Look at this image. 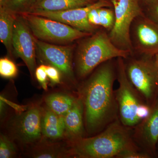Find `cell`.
I'll list each match as a JSON object with an SVG mask.
<instances>
[{"mask_svg": "<svg viewBox=\"0 0 158 158\" xmlns=\"http://www.w3.org/2000/svg\"><path fill=\"white\" fill-rule=\"evenodd\" d=\"M113 60L99 65L82 89L81 98L84 104L85 126L90 135L100 132L118 118L113 89L116 79V62Z\"/></svg>", "mask_w": 158, "mask_h": 158, "instance_id": "6da1fadb", "label": "cell"}, {"mask_svg": "<svg viewBox=\"0 0 158 158\" xmlns=\"http://www.w3.org/2000/svg\"><path fill=\"white\" fill-rule=\"evenodd\" d=\"M115 12V23L108 33L116 47L133 56L130 37L132 24L135 19L144 14L139 0H111Z\"/></svg>", "mask_w": 158, "mask_h": 158, "instance_id": "52a82bcc", "label": "cell"}, {"mask_svg": "<svg viewBox=\"0 0 158 158\" xmlns=\"http://www.w3.org/2000/svg\"><path fill=\"white\" fill-rule=\"evenodd\" d=\"M44 150L37 152L35 153L34 156L35 158H58L64 156L62 152L59 151L58 150L56 149L52 148H44Z\"/></svg>", "mask_w": 158, "mask_h": 158, "instance_id": "d4e9b609", "label": "cell"}, {"mask_svg": "<svg viewBox=\"0 0 158 158\" xmlns=\"http://www.w3.org/2000/svg\"><path fill=\"white\" fill-rule=\"evenodd\" d=\"M42 133L50 139L62 138L65 133L64 116L57 115L51 110H48L42 120Z\"/></svg>", "mask_w": 158, "mask_h": 158, "instance_id": "e0dca14e", "label": "cell"}, {"mask_svg": "<svg viewBox=\"0 0 158 158\" xmlns=\"http://www.w3.org/2000/svg\"><path fill=\"white\" fill-rule=\"evenodd\" d=\"M133 138L141 149L156 157L158 144V99L149 116L133 128Z\"/></svg>", "mask_w": 158, "mask_h": 158, "instance_id": "7c38bea8", "label": "cell"}, {"mask_svg": "<svg viewBox=\"0 0 158 158\" xmlns=\"http://www.w3.org/2000/svg\"><path fill=\"white\" fill-rule=\"evenodd\" d=\"M84 116L82 99L77 98L73 107L64 116L65 133L73 142L84 138Z\"/></svg>", "mask_w": 158, "mask_h": 158, "instance_id": "5bb4252c", "label": "cell"}, {"mask_svg": "<svg viewBox=\"0 0 158 158\" xmlns=\"http://www.w3.org/2000/svg\"><path fill=\"white\" fill-rule=\"evenodd\" d=\"M144 13L147 17L158 25V0L146 6Z\"/></svg>", "mask_w": 158, "mask_h": 158, "instance_id": "484cf974", "label": "cell"}, {"mask_svg": "<svg viewBox=\"0 0 158 158\" xmlns=\"http://www.w3.org/2000/svg\"><path fill=\"white\" fill-rule=\"evenodd\" d=\"M18 74V69L16 65L11 59L6 57L0 59V75L6 79L15 77Z\"/></svg>", "mask_w": 158, "mask_h": 158, "instance_id": "44dd1931", "label": "cell"}, {"mask_svg": "<svg viewBox=\"0 0 158 158\" xmlns=\"http://www.w3.org/2000/svg\"><path fill=\"white\" fill-rule=\"evenodd\" d=\"M125 60L129 80L145 102L152 107L158 99V70L155 56H130Z\"/></svg>", "mask_w": 158, "mask_h": 158, "instance_id": "277c9868", "label": "cell"}, {"mask_svg": "<svg viewBox=\"0 0 158 158\" xmlns=\"http://www.w3.org/2000/svg\"><path fill=\"white\" fill-rule=\"evenodd\" d=\"M156 0H139V2H141L144 4V6H148V5H150L151 4L154 2Z\"/></svg>", "mask_w": 158, "mask_h": 158, "instance_id": "f1b7e54d", "label": "cell"}, {"mask_svg": "<svg viewBox=\"0 0 158 158\" xmlns=\"http://www.w3.org/2000/svg\"><path fill=\"white\" fill-rule=\"evenodd\" d=\"M7 0H0V8L5 7Z\"/></svg>", "mask_w": 158, "mask_h": 158, "instance_id": "f546056e", "label": "cell"}, {"mask_svg": "<svg viewBox=\"0 0 158 158\" xmlns=\"http://www.w3.org/2000/svg\"><path fill=\"white\" fill-rule=\"evenodd\" d=\"M37 56L43 63L59 69L65 79L75 82L72 46L53 44L36 39Z\"/></svg>", "mask_w": 158, "mask_h": 158, "instance_id": "9c48e42d", "label": "cell"}, {"mask_svg": "<svg viewBox=\"0 0 158 158\" xmlns=\"http://www.w3.org/2000/svg\"><path fill=\"white\" fill-rule=\"evenodd\" d=\"M46 72L48 78L53 85L60 83L62 74L58 69L52 65H47Z\"/></svg>", "mask_w": 158, "mask_h": 158, "instance_id": "4316f807", "label": "cell"}, {"mask_svg": "<svg viewBox=\"0 0 158 158\" xmlns=\"http://www.w3.org/2000/svg\"><path fill=\"white\" fill-rule=\"evenodd\" d=\"M116 67L118 87L115 91L118 118L125 126L133 129L141 122L138 117V110L146 102L128 78L124 59L117 58Z\"/></svg>", "mask_w": 158, "mask_h": 158, "instance_id": "5b68a950", "label": "cell"}, {"mask_svg": "<svg viewBox=\"0 0 158 158\" xmlns=\"http://www.w3.org/2000/svg\"><path fill=\"white\" fill-rule=\"evenodd\" d=\"M37 39L55 44H66L88 37L93 33L80 31L71 26L39 15L20 14Z\"/></svg>", "mask_w": 158, "mask_h": 158, "instance_id": "8992f818", "label": "cell"}, {"mask_svg": "<svg viewBox=\"0 0 158 158\" xmlns=\"http://www.w3.org/2000/svg\"><path fill=\"white\" fill-rule=\"evenodd\" d=\"M76 99L63 94H53L46 98L45 102L50 110L64 116L73 107Z\"/></svg>", "mask_w": 158, "mask_h": 158, "instance_id": "ac0fdd59", "label": "cell"}, {"mask_svg": "<svg viewBox=\"0 0 158 158\" xmlns=\"http://www.w3.org/2000/svg\"><path fill=\"white\" fill-rule=\"evenodd\" d=\"M130 56L129 52L113 44L106 31H95L79 44L75 59L77 74L84 78L104 62L120 57L126 59Z\"/></svg>", "mask_w": 158, "mask_h": 158, "instance_id": "3957f363", "label": "cell"}, {"mask_svg": "<svg viewBox=\"0 0 158 158\" xmlns=\"http://www.w3.org/2000/svg\"><path fill=\"white\" fill-rule=\"evenodd\" d=\"M16 153L13 143L6 136L1 135L0 138V158H12Z\"/></svg>", "mask_w": 158, "mask_h": 158, "instance_id": "7402d4cb", "label": "cell"}, {"mask_svg": "<svg viewBox=\"0 0 158 158\" xmlns=\"http://www.w3.org/2000/svg\"><path fill=\"white\" fill-rule=\"evenodd\" d=\"M99 8H94L89 12L88 15V20L90 24L98 27H101L100 19L99 15L98 9Z\"/></svg>", "mask_w": 158, "mask_h": 158, "instance_id": "83f0119b", "label": "cell"}, {"mask_svg": "<svg viewBox=\"0 0 158 158\" xmlns=\"http://www.w3.org/2000/svg\"><path fill=\"white\" fill-rule=\"evenodd\" d=\"M16 14L6 7L0 8V40L5 45L9 56L14 52L12 45L13 28Z\"/></svg>", "mask_w": 158, "mask_h": 158, "instance_id": "2e32d148", "label": "cell"}, {"mask_svg": "<svg viewBox=\"0 0 158 158\" xmlns=\"http://www.w3.org/2000/svg\"><path fill=\"white\" fill-rule=\"evenodd\" d=\"M39 0H7L5 7L15 14L29 13Z\"/></svg>", "mask_w": 158, "mask_h": 158, "instance_id": "d6986e66", "label": "cell"}, {"mask_svg": "<svg viewBox=\"0 0 158 158\" xmlns=\"http://www.w3.org/2000/svg\"><path fill=\"white\" fill-rule=\"evenodd\" d=\"M155 60L156 65L158 70V53L156 54L155 56Z\"/></svg>", "mask_w": 158, "mask_h": 158, "instance_id": "4dcf8cb0", "label": "cell"}, {"mask_svg": "<svg viewBox=\"0 0 158 158\" xmlns=\"http://www.w3.org/2000/svg\"><path fill=\"white\" fill-rule=\"evenodd\" d=\"M19 138L26 143L37 141L42 133L41 111L34 107L25 112L20 117L16 125Z\"/></svg>", "mask_w": 158, "mask_h": 158, "instance_id": "4fadbf2b", "label": "cell"}, {"mask_svg": "<svg viewBox=\"0 0 158 158\" xmlns=\"http://www.w3.org/2000/svg\"><path fill=\"white\" fill-rule=\"evenodd\" d=\"M47 65H41L36 68L35 76L42 88L44 90L48 89V77L46 72Z\"/></svg>", "mask_w": 158, "mask_h": 158, "instance_id": "603a6c76", "label": "cell"}, {"mask_svg": "<svg viewBox=\"0 0 158 158\" xmlns=\"http://www.w3.org/2000/svg\"><path fill=\"white\" fill-rule=\"evenodd\" d=\"M133 129L117 118L98 135L73 142L69 154L78 158H112L125 151L141 149L134 140Z\"/></svg>", "mask_w": 158, "mask_h": 158, "instance_id": "7a4b0ae2", "label": "cell"}, {"mask_svg": "<svg viewBox=\"0 0 158 158\" xmlns=\"http://www.w3.org/2000/svg\"><path fill=\"white\" fill-rule=\"evenodd\" d=\"M157 156H158V144L157 147Z\"/></svg>", "mask_w": 158, "mask_h": 158, "instance_id": "1f68e13d", "label": "cell"}, {"mask_svg": "<svg viewBox=\"0 0 158 158\" xmlns=\"http://www.w3.org/2000/svg\"><path fill=\"white\" fill-rule=\"evenodd\" d=\"M36 39L22 15L16 14L12 38L14 52L25 63L32 77L36 69Z\"/></svg>", "mask_w": 158, "mask_h": 158, "instance_id": "30bf717a", "label": "cell"}, {"mask_svg": "<svg viewBox=\"0 0 158 158\" xmlns=\"http://www.w3.org/2000/svg\"><path fill=\"white\" fill-rule=\"evenodd\" d=\"M151 156L142 149L125 151L120 153L116 158H151Z\"/></svg>", "mask_w": 158, "mask_h": 158, "instance_id": "cb8c5ba5", "label": "cell"}, {"mask_svg": "<svg viewBox=\"0 0 158 158\" xmlns=\"http://www.w3.org/2000/svg\"><path fill=\"white\" fill-rule=\"evenodd\" d=\"M111 8V7H104L98 9L101 27L109 32L113 29L115 23V12L114 10Z\"/></svg>", "mask_w": 158, "mask_h": 158, "instance_id": "ffe728a7", "label": "cell"}, {"mask_svg": "<svg viewBox=\"0 0 158 158\" xmlns=\"http://www.w3.org/2000/svg\"><path fill=\"white\" fill-rule=\"evenodd\" d=\"M130 37L133 56H154L158 53V25L143 14L132 24Z\"/></svg>", "mask_w": 158, "mask_h": 158, "instance_id": "ba28073f", "label": "cell"}, {"mask_svg": "<svg viewBox=\"0 0 158 158\" xmlns=\"http://www.w3.org/2000/svg\"><path fill=\"white\" fill-rule=\"evenodd\" d=\"M113 7L112 3L107 0H98L88 6L65 11L42 12L31 14L39 15L55 20L73 27L80 31L93 33L97 27L90 24L88 20V15L92 9L102 7Z\"/></svg>", "mask_w": 158, "mask_h": 158, "instance_id": "8fae6325", "label": "cell"}, {"mask_svg": "<svg viewBox=\"0 0 158 158\" xmlns=\"http://www.w3.org/2000/svg\"><path fill=\"white\" fill-rule=\"evenodd\" d=\"M98 0H39L27 14L65 11L88 6Z\"/></svg>", "mask_w": 158, "mask_h": 158, "instance_id": "9a60e30c", "label": "cell"}]
</instances>
